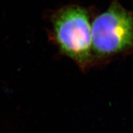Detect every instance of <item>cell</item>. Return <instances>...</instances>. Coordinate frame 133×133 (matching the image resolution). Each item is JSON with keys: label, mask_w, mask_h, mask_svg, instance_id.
<instances>
[{"label": "cell", "mask_w": 133, "mask_h": 133, "mask_svg": "<svg viewBox=\"0 0 133 133\" xmlns=\"http://www.w3.org/2000/svg\"><path fill=\"white\" fill-rule=\"evenodd\" d=\"M53 35L60 51L85 70L94 64L90 17L88 10L70 5L51 18Z\"/></svg>", "instance_id": "cell-1"}, {"label": "cell", "mask_w": 133, "mask_h": 133, "mask_svg": "<svg viewBox=\"0 0 133 133\" xmlns=\"http://www.w3.org/2000/svg\"><path fill=\"white\" fill-rule=\"evenodd\" d=\"M94 61L133 52V11L117 1L91 23Z\"/></svg>", "instance_id": "cell-2"}]
</instances>
